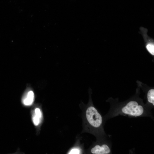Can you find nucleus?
Listing matches in <instances>:
<instances>
[{
    "mask_svg": "<svg viewBox=\"0 0 154 154\" xmlns=\"http://www.w3.org/2000/svg\"><path fill=\"white\" fill-rule=\"evenodd\" d=\"M119 116L129 117H149L153 119L151 110L139 101L132 99L125 103L111 104L106 120Z\"/></svg>",
    "mask_w": 154,
    "mask_h": 154,
    "instance_id": "nucleus-1",
    "label": "nucleus"
},
{
    "mask_svg": "<svg viewBox=\"0 0 154 154\" xmlns=\"http://www.w3.org/2000/svg\"><path fill=\"white\" fill-rule=\"evenodd\" d=\"M86 117L88 124L92 128L100 129L103 132L102 126L103 119L101 114L93 106L88 107L86 111Z\"/></svg>",
    "mask_w": 154,
    "mask_h": 154,
    "instance_id": "nucleus-2",
    "label": "nucleus"
},
{
    "mask_svg": "<svg viewBox=\"0 0 154 154\" xmlns=\"http://www.w3.org/2000/svg\"><path fill=\"white\" fill-rule=\"evenodd\" d=\"M90 151L93 154H112V142L109 139H106L104 142L95 145L91 148Z\"/></svg>",
    "mask_w": 154,
    "mask_h": 154,
    "instance_id": "nucleus-3",
    "label": "nucleus"
},
{
    "mask_svg": "<svg viewBox=\"0 0 154 154\" xmlns=\"http://www.w3.org/2000/svg\"><path fill=\"white\" fill-rule=\"evenodd\" d=\"M34 100V94L33 92L30 90L27 92L22 99L23 104L27 106H30L33 104Z\"/></svg>",
    "mask_w": 154,
    "mask_h": 154,
    "instance_id": "nucleus-4",
    "label": "nucleus"
},
{
    "mask_svg": "<svg viewBox=\"0 0 154 154\" xmlns=\"http://www.w3.org/2000/svg\"><path fill=\"white\" fill-rule=\"evenodd\" d=\"M42 118V113L40 109L38 108H35L32 116V119L34 125H38L40 123Z\"/></svg>",
    "mask_w": 154,
    "mask_h": 154,
    "instance_id": "nucleus-5",
    "label": "nucleus"
},
{
    "mask_svg": "<svg viewBox=\"0 0 154 154\" xmlns=\"http://www.w3.org/2000/svg\"><path fill=\"white\" fill-rule=\"evenodd\" d=\"M147 106L151 110L154 106V89H151L148 90L147 94Z\"/></svg>",
    "mask_w": 154,
    "mask_h": 154,
    "instance_id": "nucleus-6",
    "label": "nucleus"
},
{
    "mask_svg": "<svg viewBox=\"0 0 154 154\" xmlns=\"http://www.w3.org/2000/svg\"><path fill=\"white\" fill-rule=\"evenodd\" d=\"M153 40L151 39L150 41L148 42L146 44V48L147 51L151 54L154 55V44Z\"/></svg>",
    "mask_w": 154,
    "mask_h": 154,
    "instance_id": "nucleus-7",
    "label": "nucleus"
},
{
    "mask_svg": "<svg viewBox=\"0 0 154 154\" xmlns=\"http://www.w3.org/2000/svg\"><path fill=\"white\" fill-rule=\"evenodd\" d=\"M80 151L77 148H74L72 149L69 152L68 154H80Z\"/></svg>",
    "mask_w": 154,
    "mask_h": 154,
    "instance_id": "nucleus-8",
    "label": "nucleus"
}]
</instances>
